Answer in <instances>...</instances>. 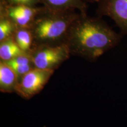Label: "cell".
Instances as JSON below:
<instances>
[{
    "label": "cell",
    "mask_w": 127,
    "mask_h": 127,
    "mask_svg": "<svg viewBox=\"0 0 127 127\" xmlns=\"http://www.w3.org/2000/svg\"><path fill=\"white\" fill-rule=\"evenodd\" d=\"M35 68L54 70L71 55L65 43L57 45H40L34 47L30 52Z\"/></svg>",
    "instance_id": "3957f363"
},
{
    "label": "cell",
    "mask_w": 127,
    "mask_h": 127,
    "mask_svg": "<svg viewBox=\"0 0 127 127\" xmlns=\"http://www.w3.org/2000/svg\"><path fill=\"white\" fill-rule=\"evenodd\" d=\"M98 4V15L110 17L122 34L127 35V0H99Z\"/></svg>",
    "instance_id": "8992f818"
},
{
    "label": "cell",
    "mask_w": 127,
    "mask_h": 127,
    "mask_svg": "<svg viewBox=\"0 0 127 127\" xmlns=\"http://www.w3.org/2000/svg\"><path fill=\"white\" fill-rule=\"evenodd\" d=\"M4 2L11 5H26L30 6H36V5L39 3V0H7L5 1H1Z\"/></svg>",
    "instance_id": "7c38bea8"
},
{
    "label": "cell",
    "mask_w": 127,
    "mask_h": 127,
    "mask_svg": "<svg viewBox=\"0 0 127 127\" xmlns=\"http://www.w3.org/2000/svg\"><path fill=\"white\" fill-rule=\"evenodd\" d=\"M7 1V0H0V1Z\"/></svg>",
    "instance_id": "5bb4252c"
},
{
    "label": "cell",
    "mask_w": 127,
    "mask_h": 127,
    "mask_svg": "<svg viewBox=\"0 0 127 127\" xmlns=\"http://www.w3.org/2000/svg\"><path fill=\"white\" fill-rule=\"evenodd\" d=\"M40 8L26 5H11L0 1V15L8 18L17 28H31Z\"/></svg>",
    "instance_id": "5b68a950"
},
{
    "label": "cell",
    "mask_w": 127,
    "mask_h": 127,
    "mask_svg": "<svg viewBox=\"0 0 127 127\" xmlns=\"http://www.w3.org/2000/svg\"><path fill=\"white\" fill-rule=\"evenodd\" d=\"M75 11L41 7L30 28L34 36V47L65 43L73 23L80 14Z\"/></svg>",
    "instance_id": "7a4b0ae2"
},
{
    "label": "cell",
    "mask_w": 127,
    "mask_h": 127,
    "mask_svg": "<svg viewBox=\"0 0 127 127\" xmlns=\"http://www.w3.org/2000/svg\"><path fill=\"white\" fill-rule=\"evenodd\" d=\"M121 38L101 19L80 13L71 26L65 44L71 54L93 61L118 45Z\"/></svg>",
    "instance_id": "6da1fadb"
},
{
    "label": "cell",
    "mask_w": 127,
    "mask_h": 127,
    "mask_svg": "<svg viewBox=\"0 0 127 127\" xmlns=\"http://www.w3.org/2000/svg\"><path fill=\"white\" fill-rule=\"evenodd\" d=\"M84 2H91V3H94V2H97L99 1V0H83Z\"/></svg>",
    "instance_id": "4fadbf2b"
},
{
    "label": "cell",
    "mask_w": 127,
    "mask_h": 127,
    "mask_svg": "<svg viewBox=\"0 0 127 127\" xmlns=\"http://www.w3.org/2000/svg\"><path fill=\"white\" fill-rule=\"evenodd\" d=\"M19 82L15 71L7 62L1 61L0 63V91L2 93L15 92Z\"/></svg>",
    "instance_id": "52a82bcc"
},
{
    "label": "cell",
    "mask_w": 127,
    "mask_h": 127,
    "mask_svg": "<svg viewBox=\"0 0 127 127\" xmlns=\"http://www.w3.org/2000/svg\"><path fill=\"white\" fill-rule=\"evenodd\" d=\"M14 40L25 53H30L34 47V36L30 28H17L13 36Z\"/></svg>",
    "instance_id": "9c48e42d"
},
{
    "label": "cell",
    "mask_w": 127,
    "mask_h": 127,
    "mask_svg": "<svg viewBox=\"0 0 127 127\" xmlns=\"http://www.w3.org/2000/svg\"><path fill=\"white\" fill-rule=\"evenodd\" d=\"M17 28L11 20L4 15H0V42L13 37Z\"/></svg>",
    "instance_id": "8fae6325"
},
{
    "label": "cell",
    "mask_w": 127,
    "mask_h": 127,
    "mask_svg": "<svg viewBox=\"0 0 127 127\" xmlns=\"http://www.w3.org/2000/svg\"><path fill=\"white\" fill-rule=\"evenodd\" d=\"M54 70L35 67L19 81L15 92L25 99H30L42 91Z\"/></svg>",
    "instance_id": "277c9868"
},
{
    "label": "cell",
    "mask_w": 127,
    "mask_h": 127,
    "mask_svg": "<svg viewBox=\"0 0 127 127\" xmlns=\"http://www.w3.org/2000/svg\"><path fill=\"white\" fill-rule=\"evenodd\" d=\"M46 7L61 10H78L80 13L87 14L88 7L83 0H39Z\"/></svg>",
    "instance_id": "ba28073f"
},
{
    "label": "cell",
    "mask_w": 127,
    "mask_h": 127,
    "mask_svg": "<svg viewBox=\"0 0 127 127\" xmlns=\"http://www.w3.org/2000/svg\"><path fill=\"white\" fill-rule=\"evenodd\" d=\"M24 53L25 52L19 47L13 37L0 42L1 61L8 62Z\"/></svg>",
    "instance_id": "30bf717a"
}]
</instances>
